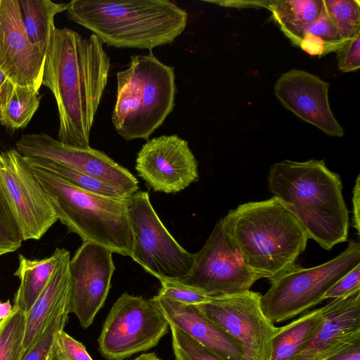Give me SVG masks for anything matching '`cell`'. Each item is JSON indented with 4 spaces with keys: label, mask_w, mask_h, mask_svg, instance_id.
I'll list each match as a JSON object with an SVG mask.
<instances>
[{
    "label": "cell",
    "mask_w": 360,
    "mask_h": 360,
    "mask_svg": "<svg viewBox=\"0 0 360 360\" xmlns=\"http://www.w3.org/2000/svg\"><path fill=\"white\" fill-rule=\"evenodd\" d=\"M110 70L103 44L91 34L56 27L46 53L42 84L56 99L63 143L89 147V137Z\"/></svg>",
    "instance_id": "1"
},
{
    "label": "cell",
    "mask_w": 360,
    "mask_h": 360,
    "mask_svg": "<svg viewBox=\"0 0 360 360\" xmlns=\"http://www.w3.org/2000/svg\"><path fill=\"white\" fill-rule=\"evenodd\" d=\"M269 188L297 219L309 239L331 250L347 240L349 215L338 174L323 160L274 164L268 176Z\"/></svg>",
    "instance_id": "2"
},
{
    "label": "cell",
    "mask_w": 360,
    "mask_h": 360,
    "mask_svg": "<svg viewBox=\"0 0 360 360\" xmlns=\"http://www.w3.org/2000/svg\"><path fill=\"white\" fill-rule=\"evenodd\" d=\"M66 12L108 46L149 51L172 44L188 19L184 9L168 0H72Z\"/></svg>",
    "instance_id": "3"
},
{
    "label": "cell",
    "mask_w": 360,
    "mask_h": 360,
    "mask_svg": "<svg viewBox=\"0 0 360 360\" xmlns=\"http://www.w3.org/2000/svg\"><path fill=\"white\" fill-rule=\"evenodd\" d=\"M247 265L270 279L295 263L308 235L278 199L248 202L223 217Z\"/></svg>",
    "instance_id": "4"
},
{
    "label": "cell",
    "mask_w": 360,
    "mask_h": 360,
    "mask_svg": "<svg viewBox=\"0 0 360 360\" xmlns=\"http://www.w3.org/2000/svg\"><path fill=\"white\" fill-rule=\"evenodd\" d=\"M29 165L58 220L70 232L78 235L83 242L96 243L112 253L131 257L134 238L128 218L127 198L87 191L48 170Z\"/></svg>",
    "instance_id": "5"
},
{
    "label": "cell",
    "mask_w": 360,
    "mask_h": 360,
    "mask_svg": "<svg viewBox=\"0 0 360 360\" xmlns=\"http://www.w3.org/2000/svg\"><path fill=\"white\" fill-rule=\"evenodd\" d=\"M174 68L150 51L132 55L126 69L117 73V95L112 122L124 140H148L175 105Z\"/></svg>",
    "instance_id": "6"
},
{
    "label": "cell",
    "mask_w": 360,
    "mask_h": 360,
    "mask_svg": "<svg viewBox=\"0 0 360 360\" xmlns=\"http://www.w3.org/2000/svg\"><path fill=\"white\" fill-rule=\"evenodd\" d=\"M360 264V244L349 240L347 248L331 260L304 268L295 263L269 279L261 307L274 324L289 320L323 301L325 293L344 275Z\"/></svg>",
    "instance_id": "7"
},
{
    "label": "cell",
    "mask_w": 360,
    "mask_h": 360,
    "mask_svg": "<svg viewBox=\"0 0 360 360\" xmlns=\"http://www.w3.org/2000/svg\"><path fill=\"white\" fill-rule=\"evenodd\" d=\"M134 238L130 257L156 278L179 280L193 265V255L183 248L162 224L148 192L138 191L127 198Z\"/></svg>",
    "instance_id": "8"
},
{
    "label": "cell",
    "mask_w": 360,
    "mask_h": 360,
    "mask_svg": "<svg viewBox=\"0 0 360 360\" xmlns=\"http://www.w3.org/2000/svg\"><path fill=\"white\" fill-rule=\"evenodd\" d=\"M169 322L152 297L124 292L113 304L98 339L108 360H124L156 346L167 333Z\"/></svg>",
    "instance_id": "9"
},
{
    "label": "cell",
    "mask_w": 360,
    "mask_h": 360,
    "mask_svg": "<svg viewBox=\"0 0 360 360\" xmlns=\"http://www.w3.org/2000/svg\"><path fill=\"white\" fill-rule=\"evenodd\" d=\"M193 255V265L176 280L211 297L250 290L262 275L245 263L221 218L215 224L203 247Z\"/></svg>",
    "instance_id": "10"
},
{
    "label": "cell",
    "mask_w": 360,
    "mask_h": 360,
    "mask_svg": "<svg viewBox=\"0 0 360 360\" xmlns=\"http://www.w3.org/2000/svg\"><path fill=\"white\" fill-rule=\"evenodd\" d=\"M261 297L259 292L248 290L213 297L210 302L195 306L242 345L245 360H269L272 338L278 327L264 315Z\"/></svg>",
    "instance_id": "11"
},
{
    "label": "cell",
    "mask_w": 360,
    "mask_h": 360,
    "mask_svg": "<svg viewBox=\"0 0 360 360\" xmlns=\"http://www.w3.org/2000/svg\"><path fill=\"white\" fill-rule=\"evenodd\" d=\"M26 158L46 159L106 183L127 197L139 191V181L127 168L105 153L77 147L40 132L22 135L14 148Z\"/></svg>",
    "instance_id": "12"
},
{
    "label": "cell",
    "mask_w": 360,
    "mask_h": 360,
    "mask_svg": "<svg viewBox=\"0 0 360 360\" xmlns=\"http://www.w3.org/2000/svg\"><path fill=\"white\" fill-rule=\"evenodd\" d=\"M0 179L23 240L40 239L58 218L30 166L15 148L0 153Z\"/></svg>",
    "instance_id": "13"
},
{
    "label": "cell",
    "mask_w": 360,
    "mask_h": 360,
    "mask_svg": "<svg viewBox=\"0 0 360 360\" xmlns=\"http://www.w3.org/2000/svg\"><path fill=\"white\" fill-rule=\"evenodd\" d=\"M198 163L188 142L176 134L154 137L137 153L135 169L157 192L175 193L199 180Z\"/></svg>",
    "instance_id": "14"
},
{
    "label": "cell",
    "mask_w": 360,
    "mask_h": 360,
    "mask_svg": "<svg viewBox=\"0 0 360 360\" xmlns=\"http://www.w3.org/2000/svg\"><path fill=\"white\" fill-rule=\"evenodd\" d=\"M112 255L102 245L83 242L70 260V312L84 328L91 325L111 288L115 269Z\"/></svg>",
    "instance_id": "15"
},
{
    "label": "cell",
    "mask_w": 360,
    "mask_h": 360,
    "mask_svg": "<svg viewBox=\"0 0 360 360\" xmlns=\"http://www.w3.org/2000/svg\"><path fill=\"white\" fill-rule=\"evenodd\" d=\"M45 58L27 37L18 0H0V70L15 85L39 91Z\"/></svg>",
    "instance_id": "16"
},
{
    "label": "cell",
    "mask_w": 360,
    "mask_h": 360,
    "mask_svg": "<svg viewBox=\"0 0 360 360\" xmlns=\"http://www.w3.org/2000/svg\"><path fill=\"white\" fill-rule=\"evenodd\" d=\"M329 83L302 70L292 69L282 74L274 84V94L281 103L300 119L326 134L345 135L330 109Z\"/></svg>",
    "instance_id": "17"
},
{
    "label": "cell",
    "mask_w": 360,
    "mask_h": 360,
    "mask_svg": "<svg viewBox=\"0 0 360 360\" xmlns=\"http://www.w3.org/2000/svg\"><path fill=\"white\" fill-rule=\"evenodd\" d=\"M323 308L314 335L289 360H326L360 343V290L333 299Z\"/></svg>",
    "instance_id": "18"
},
{
    "label": "cell",
    "mask_w": 360,
    "mask_h": 360,
    "mask_svg": "<svg viewBox=\"0 0 360 360\" xmlns=\"http://www.w3.org/2000/svg\"><path fill=\"white\" fill-rule=\"evenodd\" d=\"M167 321L226 360H245L242 345L205 317L195 305L157 295L153 297Z\"/></svg>",
    "instance_id": "19"
},
{
    "label": "cell",
    "mask_w": 360,
    "mask_h": 360,
    "mask_svg": "<svg viewBox=\"0 0 360 360\" xmlns=\"http://www.w3.org/2000/svg\"><path fill=\"white\" fill-rule=\"evenodd\" d=\"M70 260L68 251L57 265L43 292L27 313L22 343L23 356L39 340L53 313L70 302Z\"/></svg>",
    "instance_id": "20"
},
{
    "label": "cell",
    "mask_w": 360,
    "mask_h": 360,
    "mask_svg": "<svg viewBox=\"0 0 360 360\" xmlns=\"http://www.w3.org/2000/svg\"><path fill=\"white\" fill-rule=\"evenodd\" d=\"M68 252L65 248H56L50 257L42 259H29L19 255V265L14 276L19 278L20 285L14 297L13 308L26 314L30 311Z\"/></svg>",
    "instance_id": "21"
},
{
    "label": "cell",
    "mask_w": 360,
    "mask_h": 360,
    "mask_svg": "<svg viewBox=\"0 0 360 360\" xmlns=\"http://www.w3.org/2000/svg\"><path fill=\"white\" fill-rule=\"evenodd\" d=\"M323 319L322 307L278 328L272 338L269 360H289L295 356L313 338Z\"/></svg>",
    "instance_id": "22"
},
{
    "label": "cell",
    "mask_w": 360,
    "mask_h": 360,
    "mask_svg": "<svg viewBox=\"0 0 360 360\" xmlns=\"http://www.w3.org/2000/svg\"><path fill=\"white\" fill-rule=\"evenodd\" d=\"M23 27L30 43L46 55L53 31L54 17L67 4L50 0H18Z\"/></svg>",
    "instance_id": "23"
},
{
    "label": "cell",
    "mask_w": 360,
    "mask_h": 360,
    "mask_svg": "<svg viewBox=\"0 0 360 360\" xmlns=\"http://www.w3.org/2000/svg\"><path fill=\"white\" fill-rule=\"evenodd\" d=\"M280 29L294 45L311 56L337 51L347 41L340 37L324 7L319 17L309 25Z\"/></svg>",
    "instance_id": "24"
},
{
    "label": "cell",
    "mask_w": 360,
    "mask_h": 360,
    "mask_svg": "<svg viewBox=\"0 0 360 360\" xmlns=\"http://www.w3.org/2000/svg\"><path fill=\"white\" fill-rule=\"evenodd\" d=\"M280 28L309 25L320 15L323 0H274L267 1L266 7Z\"/></svg>",
    "instance_id": "25"
},
{
    "label": "cell",
    "mask_w": 360,
    "mask_h": 360,
    "mask_svg": "<svg viewBox=\"0 0 360 360\" xmlns=\"http://www.w3.org/2000/svg\"><path fill=\"white\" fill-rule=\"evenodd\" d=\"M41 96L34 89L14 85L2 111V124L11 129L25 127L40 103Z\"/></svg>",
    "instance_id": "26"
},
{
    "label": "cell",
    "mask_w": 360,
    "mask_h": 360,
    "mask_svg": "<svg viewBox=\"0 0 360 360\" xmlns=\"http://www.w3.org/2000/svg\"><path fill=\"white\" fill-rule=\"evenodd\" d=\"M24 158L30 165L48 170L79 188L108 197L128 198L122 191L106 183L53 161L36 158Z\"/></svg>",
    "instance_id": "27"
},
{
    "label": "cell",
    "mask_w": 360,
    "mask_h": 360,
    "mask_svg": "<svg viewBox=\"0 0 360 360\" xmlns=\"http://www.w3.org/2000/svg\"><path fill=\"white\" fill-rule=\"evenodd\" d=\"M27 314L13 307L0 321V360H22Z\"/></svg>",
    "instance_id": "28"
},
{
    "label": "cell",
    "mask_w": 360,
    "mask_h": 360,
    "mask_svg": "<svg viewBox=\"0 0 360 360\" xmlns=\"http://www.w3.org/2000/svg\"><path fill=\"white\" fill-rule=\"evenodd\" d=\"M323 7L340 37L348 41L360 33L359 0H323Z\"/></svg>",
    "instance_id": "29"
},
{
    "label": "cell",
    "mask_w": 360,
    "mask_h": 360,
    "mask_svg": "<svg viewBox=\"0 0 360 360\" xmlns=\"http://www.w3.org/2000/svg\"><path fill=\"white\" fill-rule=\"evenodd\" d=\"M70 312V302L58 308L51 316L39 340L22 360H54L56 340L64 330Z\"/></svg>",
    "instance_id": "30"
},
{
    "label": "cell",
    "mask_w": 360,
    "mask_h": 360,
    "mask_svg": "<svg viewBox=\"0 0 360 360\" xmlns=\"http://www.w3.org/2000/svg\"><path fill=\"white\" fill-rule=\"evenodd\" d=\"M22 234L0 179V256L17 250Z\"/></svg>",
    "instance_id": "31"
},
{
    "label": "cell",
    "mask_w": 360,
    "mask_h": 360,
    "mask_svg": "<svg viewBox=\"0 0 360 360\" xmlns=\"http://www.w3.org/2000/svg\"><path fill=\"white\" fill-rule=\"evenodd\" d=\"M169 325L176 360H226L173 323L169 322Z\"/></svg>",
    "instance_id": "32"
},
{
    "label": "cell",
    "mask_w": 360,
    "mask_h": 360,
    "mask_svg": "<svg viewBox=\"0 0 360 360\" xmlns=\"http://www.w3.org/2000/svg\"><path fill=\"white\" fill-rule=\"evenodd\" d=\"M161 283V288L158 295L167 298L191 305H199L209 302L213 297L183 284L176 280L158 279Z\"/></svg>",
    "instance_id": "33"
},
{
    "label": "cell",
    "mask_w": 360,
    "mask_h": 360,
    "mask_svg": "<svg viewBox=\"0 0 360 360\" xmlns=\"http://www.w3.org/2000/svg\"><path fill=\"white\" fill-rule=\"evenodd\" d=\"M55 358L56 360H93L83 344L64 330L56 337Z\"/></svg>",
    "instance_id": "34"
},
{
    "label": "cell",
    "mask_w": 360,
    "mask_h": 360,
    "mask_svg": "<svg viewBox=\"0 0 360 360\" xmlns=\"http://www.w3.org/2000/svg\"><path fill=\"white\" fill-rule=\"evenodd\" d=\"M360 33L349 39L338 52V68L342 72L357 70L360 67Z\"/></svg>",
    "instance_id": "35"
},
{
    "label": "cell",
    "mask_w": 360,
    "mask_h": 360,
    "mask_svg": "<svg viewBox=\"0 0 360 360\" xmlns=\"http://www.w3.org/2000/svg\"><path fill=\"white\" fill-rule=\"evenodd\" d=\"M360 290V264L340 278L323 296V301L349 296Z\"/></svg>",
    "instance_id": "36"
},
{
    "label": "cell",
    "mask_w": 360,
    "mask_h": 360,
    "mask_svg": "<svg viewBox=\"0 0 360 360\" xmlns=\"http://www.w3.org/2000/svg\"><path fill=\"white\" fill-rule=\"evenodd\" d=\"M353 216L352 226L356 229L357 234H360V175L358 174L353 188L352 197Z\"/></svg>",
    "instance_id": "37"
},
{
    "label": "cell",
    "mask_w": 360,
    "mask_h": 360,
    "mask_svg": "<svg viewBox=\"0 0 360 360\" xmlns=\"http://www.w3.org/2000/svg\"><path fill=\"white\" fill-rule=\"evenodd\" d=\"M14 84L8 79L6 75L0 70V122L2 119V111L13 89Z\"/></svg>",
    "instance_id": "38"
},
{
    "label": "cell",
    "mask_w": 360,
    "mask_h": 360,
    "mask_svg": "<svg viewBox=\"0 0 360 360\" xmlns=\"http://www.w3.org/2000/svg\"><path fill=\"white\" fill-rule=\"evenodd\" d=\"M326 360H360V343Z\"/></svg>",
    "instance_id": "39"
},
{
    "label": "cell",
    "mask_w": 360,
    "mask_h": 360,
    "mask_svg": "<svg viewBox=\"0 0 360 360\" xmlns=\"http://www.w3.org/2000/svg\"><path fill=\"white\" fill-rule=\"evenodd\" d=\"M13 307L10 300L0 302V321L7 318L12 312Z\"/></svg>",
    "instance_id": "40"
},
{
    "label": "cell",
    "mask_w": 360,
    "mask_h": 360,
    "mask_svg": "<svg viewBox=\"0 0 360 360\" xmlns=\"http://www.w3.org/2000/svg\"><path fill=\"white\" fill-rule=\"evenodd\" d=\"M133 360H161L155 353H146L142 354L140 356L136 357Z\"/></svg>",
    "instance_id": "41"
},
{
    "label": "cell",
    "mask_w": 360,
    "mask_h": 360,
    "mask_svg": "<svg viewBox=\"0 0 360 360\" xmlns=\"http://www.w3.org/2000/svg\"><path fill=\"white\" fill-rule=\"evenodd\" d=\"M54 360H56V358H55V359H54Z\"/></svg>",
    "instance_id": "42"
},
{
    "label": "cell",
    "mask_w": 360,
    "mask_h": 360,
    "mask_svg": "<svg viewBox=\"0 0 360 360\" xmlns=\"http://www.w3.org/2000/svg\"></svg>",
    "instance_id": "43"
}]
</instances>
